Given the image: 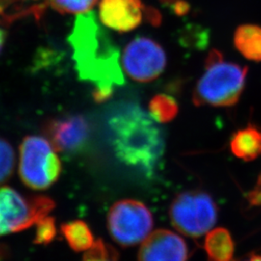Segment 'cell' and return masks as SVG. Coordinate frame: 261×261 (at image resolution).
<instances>
[{
  "instance_id": "obj_20",
  "label": "cell",
  "mask_w": 261,
  "mask_h": 261,
  "mask_svg": "<svg viewBox=\"0 0 261 261\" xmlns=\"http://www.w3.org/2000/svg\"><path fill=\"white\" fill-rule=\"evenodd\" d=\"M36 238L35 242L38 244H47L51 242L56 234L55 220L50 217H46L42 219L37 224Z\"/></svg>"
},
{
  "instance_id": "obj_8",
  "label": "cell",
  "mask_w": 261,
  "mask_h": 261,
  "mask_svg": "<svg viewBox=\"0 0 261 261\" xmlns=\"http://www.w3.org/2000/svg\"><path fill=\"white\" fill-rule=\"evenodd\" d=\"M167 56L164 48L154 40L138 37L130 42L123 51L122 67L133 81L149 83L164 72Z\"/></svg>"
},
{
  "instance_id": "obj_24",
  "label": "cell",
  "mask_w": 261,
  "mask_h": 261,
  "mask_svg": "<svg viewBox=\"0 0 261 261\" xmlns=\"http://www.w3.org/2000/svg\"><path fill=\"white\" fill-rule=\"evenodd\" d=\"M6 256V249L0 247V261L2 260Z\"/></svg>"
},
{
  "instance_id": "obj_27",
  "label": "cell",
  "mask_w": 261,
  "mask_h": 261,
  "mask_svg": "<svg viewBox=\"0 0 261 261\" xmlns=\"http://www.w3.org/2000/svg\"><path fill=\"white\" fill-rule=\"evenodd\" d=\"M256 186L260 187L261 188V173L259 174V176H258V179H257V184H256Z\"/></svg>"
},
{
  "instance_id": "obj_1",
  "label": "cell",
  "mask_w": 261,
  "mask_h": 261,
  "mask_svg": "<svg viewBox=\"0 0 261 261\" xmlns=\"http://www.w3.org/2000/svg\"><path fill=\"white\" fill-rule=\"evenodd\" d=\"M68 42L80 79L94 84L96 102H105L116 86L124 84L118 48L93 12L77 15Z\"/></svg>"
},
{
  "instance_id": "obj_25",
  "label": "cell",
  "mask_w": 261,
  "mask_h": 261,
  "mask_svg": "<svg viewBox=\"0 0 261 261\" xmlns=\"http://www.w3.org/2000/svg\"><path fill=\"white\" fill-rule=\"evenodd\" d=\"M245 261H261V255H252L249 259Z\"/></svg>"
},
{
  "instance_id": "obj_15",
  "label": "cell",
  "mask_w": 261,
  "mask_h": 261,
  "mask_svg": "<svg viewBox=\"0 0 261 261\" xmlns=\"http://www.w3.org/2000/svg\"><path fill=\"white\" fill-rule=\"evenodd\" d=\"M61 232L70 248L76 252L88 251L95 243L90 227L83 221L62 224Z\"/></svg>"
},
{
  "instance_id": "obj_6",
  "label": "cell",
  "mask_w": 261,
  "mask_h": 261,
  "mask_svg": "<svg viewBox=\"0 0 261 261\" xmlns=\"http://www.w3.org/2000/svg\"><path fill=\"white\" fill-rule=\"evenodd\" d=\"M54 208V200L47 196H23L10 187H1L0 237L36 225Z\"/></svg>"
},
{
  "instance_id": "obj_9",
  "label": "cell",
  "mask_w": 261,
  "mask_h": 261,
  "mask_svg": "<svg viewBox=\"0 0 261 261\" xmlns=\"http://www.w3.org/2000/svg\"><path fill=\"white\" fill-rule=\"evenodd\" d=\"M44 132L56 152L74 156L87 147L91 129L87 119L80 114H70L46 122Z\"/></svg>"
},
{
  "instance_id": "obj_3",
  "label": "cell",
  "mask_w": 261,
  "mask_h": 261,
  "mask_svg": "<svg viewBox=\"0 0 261 261\" xmlns=\"http://www.w3.org/2000/svg\"><path fill=\"white\" fill-rule=\"evenodd\" d=\"M248 67L224 61L221 51L212 49L205 60V71L196 83L193 101L197 107H232L241 97Z\"/></svg>"
},
{
  "instance_id": "obj_2",
  "label": "cell",
  "mask_w": 261,
  "mask_h": 261,
  "mask_svg": "<svg viewBox=\"0 0 261 261\" xmlns=\"http://www.w3.org/2000/svg\"><path fill=\"white\" fill-rule=\"evenodd\" d=\"M156 123L137 103L122 105L109 119L116 157L147 176L154 174L165 152V138Z\"/></svg>"
},
{
  "instance_id": "obj_11",
  "label": "cell",
  "mask_w": 261,
  "mask_h": 261,
  "mask_svg": "<svg viewBox=\"0 0 261 261\" xmlns=\"http://www.w3.org/2000/svg\"><path fill=\"white\" fill-rule=\"evenodd\" d=\"M144 9L140 0H101L99 18L107 28L129 32L141 23Z\"/></svg>"
},
{
  "instance_id": "obj_13",
  "label": "cell",
  "mask_w": 261,
  "mask_h": 261,
  "mask_svg": "<svg viewBox=\"0 0 261 261\" xmlns=\"http://www.w3.org/2000/svg\"><path fill=\"white\" fill-rule=\"evenodd\" d=\"M204 250L209 261H232L235 246L230 232L217 227L206 233Z\"/></svg>"
},
{
  "instance_id": "obj_22",
  "label": "cell",
  "mask_w": 261,
  "mask_h": 261,
  "mask_svg": "<svg viewBox=\"0 0 261 261\" xmlns=\"http://www.w3.org/2000/svg\"><path fill=\"white\" fill-rule=\"evenodd\" d=\"M170 7L177 16H184L190 10V5L187 3L186 1H183V0L175 1L172 5H170Z\"/></svg>"
},
{
  "instance_id": "obj_5",
  "label": "cell",
  "mask_w": 261,
  "mask_h": 261,
  "mask_svg": "<svg viewBox=\"0 0 261 261\" xmlns=\"http://www.w3.org/2000/svg\"><path fill=\"white\" fill-rule=\"evenodd\" d=\"M169 218L180 233L199 238L213 229L218 219V208L214 199L205 192L186 191L172 200Z\"/></svg>"
},
{
  "instance_id": "obj_17",
  "label": "cell",
  "mask_w": 261,
  "mask_h": 261,
  "mask_svg": "<svg viewBox=\"0 0 261 261\" xmlns=\"http://www.w3.org/2000/svg\"><path fill=\"white\" fill-rule=\"evenodd\" d=\"M16 166V154L7 140L0 138V185L13 175Z\"/></svg>"
},
{
  "instance_id": "obj_10",
  "label": "cell",
  "mask_w": 261,
  "mask_h": 261,
  "mask_svg": "<svg viewBox=\"0 0 261 261\" xmlns=\"http://www.w3.org/2000/svg\"><path fill=\"white\" fill-rule=\"evenodd\" d=\"M189 247L177 233L168 229L151 232L142 242L138 261H187Z\"/></svg>"
},
{
  "instance_id": "obj_23",
  "label": "cell",
  "mask_w": 261,
  "mask_h": 261,
  "mask_svg": "<svg viewBox=\"0 0 261 261\" xmlns=\"http://www.w3.org/2000/svg\"><path fill=\"white\" fill-rule=\"evenodd\" d=\"M5 40H6V32H5V30L3 28H0V51H1L2 47L4 46Z\"/></svg>"
},
{
  "instance_id": "obj_18",
  "label": "cell",
  "mask_w": 261,
  "mask_h": 261,
  "mask_svg": "<svg viewBox=\"0 0 261 261\" xmlns=\"http://www.w3.org/2000/svg\"><path fill=\"white\" fill-rule=\"evenodd\" d=\"M98 0H47L53 9L61 14H84L93 8Z\"/></svg>"
},
{
  "instance_id": "obj_16",
  "label": "cell",
  "mask_w": 261,
  "mask_h": 261,
  "mask_svg": "<svg viewBox=\"0 0 261 261\" xmlns=\"http://www.w3.org/2000/svg\"><path fill=\"white\" fill-rule=\"evenodd\" d=\"M178 103L174 98L166 94H158L149 103V114L157 123H168L177 116Z\"/></svg>"
},
{
  "instance_id": "obj_21",
  "label": "cell",
  "mask_w": 261,
  "mask_h": 261,
  "mask_svg": "<svg viewBox=\"0 0 261 261\" xmlns=\"http://www.w3.org/2000/svg\"><path fill=\"white\" fill-rule=\"evenodd\" d=\"M247 200L250 203V205L261 206V188L256 186L253 190H252L248 196H247Z\"/></svg>"
},
{
  "instance_id": "obj_4",
  "label": "cell",
  "mask_w": 261,
  "mask_h": 261,
  "mask_svg": "<svg viewBox=\"0 0 261 261\" xmlns=\"http://www.w3.org/2000/svg\"><path fill=\"white\" fill-rule=\"evenodd\" d=\"M19 176L25 186L44 191L53 186L61 173V163L47 139L28 136L19 148Z\"/></svg>"
},
{
  "instance_id": "obj_12",
  "label": "cell",
  "mask_w": 261,
  "mask_h": 261,
  "mask_svg": "<svg viewBox=\"0 0 261 261\" xmlns=\"http://www.w3.org/2000/svg\"><path fill=\"white\" fill-rule=\"evenodd\" d=\"M230 149L234 156L245 162H251L261 156V130L248 126L237 130L230 140Z\"/></svg>"
},
{
  "instance_id": "obj_26",
  "label": "cell",
  "mask_w": 261,
  "mask_h": 261,
  "mask_svg": "<svg viewBox=\"0 0 261 261\" xmlns=\"http://www.w3.org/2000/svg\"><path fill=\"white\" fill-rule=\"evenodd\" d=\"M175 1H177V0H161V2L162 3H164V4H166V5H172Z\"/></svg>"
},
{
  "instance_id": "obj_14",
  "label": "cell",
  "mask_w": 261,
  "mask_h": 261,
  "mask_svg": "<svg viewBox=\"0 0 261 261\" xmlns=\"http://www.w3.org/2000/svg\"><path fill=\"white\" fill-rule=\"evenodd\" d=\"M234 46L245 58L261 62V27L243 24L234 33Z\"/></svg>"
},
{
  "instance_id": "obj_7",
  "label": "cell",
  "mask_w": 261,
  "mask_h": 261,
  "mask_svg": "<svg viewBox=\"0 0 261 261\" xmlns=\"http://www.w3.org/2000/svg\"><path fill=\"white\" fill-rule=\"evenodd\" d=\"M108 229L112 240L128 248L143 242L152 232L154 219L148 207L136 199H122L111 207Z\"/></svg>"
},
{
  "instance_id": "obj_19",
  "label": "cell",
  "mask_w": 261,
  "mask_h": 261,
  "mask_svg": "<svg viewBox=\"0 0 261 261\" xmlns=\"http://www.w3.org/2000/svg\"><path fill=\"white\" fill-rule=\"evenodd\" d=\"M83 261H118V254L112 246L103 240H97L88 251L84 252Z\"/></svg>"
}]
</instances>
